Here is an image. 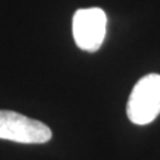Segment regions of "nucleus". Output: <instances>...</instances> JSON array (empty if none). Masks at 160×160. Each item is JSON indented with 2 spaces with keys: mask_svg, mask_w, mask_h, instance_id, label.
<instances>
[{
  "mask_svg": "<svg viewBox=\"0 0 160 160\" xmlns=\"http://www.w3.org/2000/svg\"><path fill=\"white\" fill-rule=\"evenodd\" d=\"M160 113V75L148 73L135 84L127 103V116L133 124L146 126Z\"/></svg>",
  "mask_w": 160,
  "mask_h": 160,
  "instance_id": "1",
  "label": "nucleus"
},
{
  "mask_svg": "<svg viewBox=\"0 0 160 160\" xmlns=\"http://www.w3.org/2000/svg\"><path fill=\"white\" fill-rule=\"evenodd\" d=\"M52 131L47 124L13 111H0V139L23 144L49 142Z\"/></svg>",
  "mask_w": 160,
  "mask_h": 160,
  "instance_id": "2",
  "label": "nucleus"
},
{
  "mask_svg": "<svg viewBox=\"0 0 160 160\" xmlns=\"http://www.w3.org/2000/svg\"><path fill=\"white\" fill-rule=\"evenodd\" d=\"M107 32V15L102 8H80L72 18V33L76 46L87 52L102 47Z\"/></svg>",
  "mask_w": 160,
  "mask_h": 160,
  "instance_id": "3",
  "label": "nucleus"
}]
</instances>
